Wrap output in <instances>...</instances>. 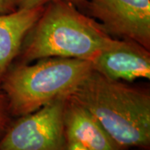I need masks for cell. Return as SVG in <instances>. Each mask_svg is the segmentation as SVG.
I'll list each match as a JSON object with an SVG mask.
<instances>
[{
    "mask_svg": "<svg viewBox=\"0 0 150 150\" xmlns=\"http://www.w3.org/2000/svg\"><path fill=\"white\" fill-rule=\"evenodd\" d=\"M69 97L86 108L124 149L150 147V94L95 71Z\"/></svg>",
    "mask_w": 150,
    "mask_h": 150,
    "instance_id": "6da1fadb",
    "label": "cell"
},
{
    "mask_svg": "<svg viewBox=\"0 0 150 150\" xmlns=\"http://www.w3.org/2000/svg\"><path fill=\"white\" fill-rule=\"evenodd\" d=\"M112 38L98 22L73 4L56 0L44 6L20 52L23 63L52 57L92 63Z\"/></svg>",
    "mask_w": 150,
    "mask_h": 150,
    "instance_id": "7a4b0ae2",
    "label": "cell"
},
{
    "mask_svg": "<svg viewBox=\"0 0 150 150\" xmlns=\"http://www.w3.org/2000/svg\"><path fill=\"white\" fill-rule=\"evenodd\" d=\"M90 61L45 58L33 64L23 63L9 69L1 88L11 116L22 117L36 111L60 96H69L93 71Z\"/></svg>",
    "mask_w": 150,
    "mask_h": 150,
    "instance_id": "3957f363",
    "label": "cell"
},
{
    "mask_svg": "<svg viewBox=\"0 0 150 150\" xmlns=\"http://www.w3.org/2000/svg\"><path fill=\"white\" fill-rule=\"evenodd\" d=\"M67 98L59 97L9 124L0 139V150H65Z\"/></svg>",
    "mask_w": 150,
    "mask_h": 150,
    "instance_id": "277c9868",
    "label": "cell"
},
{
    "mask_svg": "<svg viewBox=\"0 0 150 150\" xmlns=\"http://www.w3.org/2000/svg\"><path fill=\"white\" fill-rule=\"evenodd\" d=\"M84 12L111 37L150 49V0H87Z\"/></svg>",
    "mask_w": 150,
    "mask_h": 150,
    "instance_id": "5b68a950",
    "label": "cell"
},
{
    "mask_svg": "<svg viewBox=\"0 0 150 150\" xmlns=\"http://www.w3.org/2000/svg\"><path fill=\"white\" fill-rule=\"evenodd\" d=\"M93 69L112 80L150 79V53L137 42L112 38L92 62Z\"/></svg>",
    "mask_w": 150,
    "mask_h": 150,
    "instance_id": "8992f818",
    "label": "cell"
},
{
    "mask_svg": "<svg viewBox=\"0 0 150 150\" xmlns=\"http://www.w3.org/2000/svg\"><path fill=\"white\" fill-rule=\"evenodd\" d=\"M64 132L66 139L76 140L89 150H126L90 112L69 96L64 110Z\"/></svg>",
    "mask_w": 150,
    "mask_h": 150,
    "instance_id": "52a82bcc",
    "label": "cell"
},
{
    "mask_svg": "<svg viewBox=\"0 0 150 150\" xmlns=\"http://www.w3.org/2000/svg\"><path fill=\"white\" fill-rule=\"evenodd\" d=\"M44 6L0 14V82L20 54L24 38L43 13Z\"/></svg>",
    "mask_w": 150,
    "mask_h": 150,
    "instance_id": "ba28073f",
    "label": "cell"
},
{
    "mask_svg": "<svg viewBox=\"0 0 150 150\" xmlns=\"http://www.w3.org/2000/svg\"><path fill=\"white\" fill-rule=\"evenodd\" d=\"M52 1H56V0H16L17 9L32 8L40 7V6H44ZM63 1L69 2L76 6L79 9H80L82 12L84 13L87 0H63Z\"/></svg>",
    "mask_w": 150,
    "mask_h": 150,
    "instance_id": "9c48e42d",
    "label": "cell"
},
{
    "mask_svg": "<svg viewBox=\"0 0 150 150\" xmlns=\"http://www.w3.org/2000/svg\"><path fill=\"white\" fill-rule=\"evenodd\" d=\"M10 116L7 98L0 87V134H4L9 125Z\"/></svg>",
    "mask_w": 150,
    "mask_h": 150,
    "instance_id": "30bf717a",
    "label": "cell"
},
{
    "mask_svg": "<svg viewBox=\"0 0 150 150\" xmlns=\"http://www.w3.org/2000/svg\"><path fill=\"white\" fill-rule=\"evenodd\" d=\"M16 9V0H0V14L8 13Z\"/></svg>",
    "mask_w": 150,
    "mask_h": 150,
    "instance_id": "8fae6325",
    "label": "cell"
},
{
    "mask_svg": "<svg viewBox=\"0 0 150 150\" xmlns=\"http://www.w3.org/2000/svg\"><path fill=\"white\" fill-rule=\"evenodd\" d=\"M65 150H89L79 142L74 139H66Z\"/></svg>",
    "mask_w": 150,
    "mask_h": 150,
    "instance_id": "7c38bea8",
    "label": "cell"
}]
</instances>
